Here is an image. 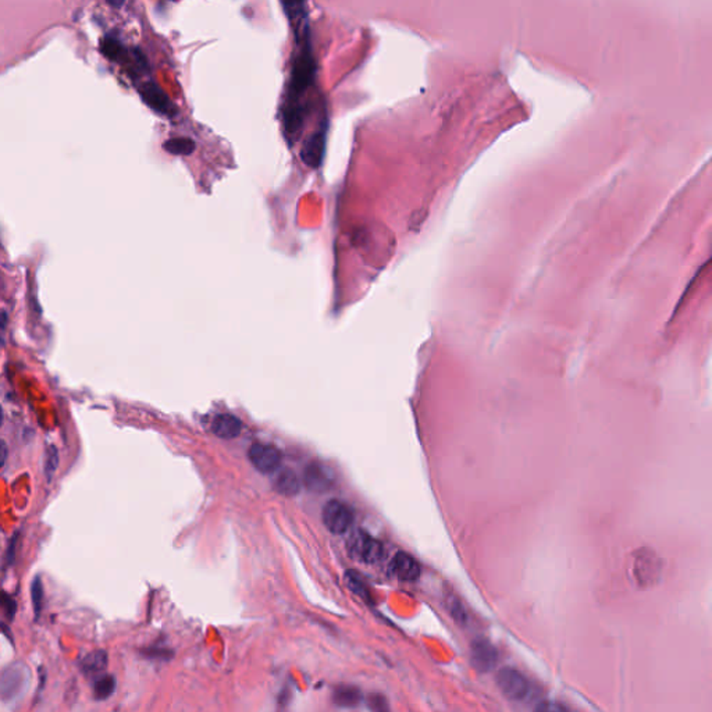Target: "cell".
<instances>
[{"label":"cell","mask_w":712,"mask_h":712,"mask_svg":"<svg viewBox=\"0 0 712 712\" xmlns=\"http://www.w3.org/2000/svg\"><path fill=\"white\" fill-rule=\"evenodd\" d=\"M241 420L237 419L235 416L232 415H228V413H222V415H219L213 423H212V430L213 433L220 437V439H224V440H230V439H235L239 436L241 433Z\"/></svg>","instance_id":"cell-12"},{"label":"cell","mask_w":712,"mask_h":712,"mask_svg":"<svg viewBox=\"0 0 712 712\" xmlns=\"http://www.w3.org/2000/svg\"><path fill=\"white\" fill-rule=\"evenodd\" d=\"M0 610L3 611V615L6 617L7 621L14 619L16 612H17V604L11 598V595L3 590H0Z\"/></svg>","instance_id":"cell-21"},{"label":"cell","mask_w":712,"mask_h":712,"mask_svg":"<svg viewBox=\"0 0 712 712\" xmlns=\"http://www.w3.org/2000/svg\"><path fill=\"white\" fill-rule=\"evenodd\" d=\"M287 18L294 27L297 41L308 37L307 25V4L305 0H280Z\"/></svg>","instance_id":"cell-7"},{"label":"cell","mask_w":712,"mask_h":712,"mask_svg":"<svg viewBox=\"0 0 712 712\" xmlns=\"http://www.w3.org/2000/svg\"><path fill=\"white\" fill-rule=\"evenodd\" d=\"M497 684L511 701L523 703L533 700L535 696L532 682L515 668H502L497 675Z\"/></svg>","instance_id":"cell-3"},{"label":"cell","mask_w":712,"mask_h":712,"mask_svg":"<svg viewBox=\"0 0 712 712\" xmlns=\"http://www.w3.org/2000/svg\"><path fill=\"white\" fill-rule=\"evenodd\" d=\"M1 425H3V409L0 406V427H1Z\"/></svg>","instance_id":"cell-27"},{"label":"cell","mask_w":712,"mask_h":712,"mask_svg":"<svg viewBox=\"0 0 712 712\" xmlns=\"http://www.w3.org/2000/svg\"><path fill=\"white\" fill-rule=\"evenodd\" d=\"M107 663H109V658H107L106 651L96 650V651L89 653L88 655L81 661V670L89 677H93V676H97L99 673H103L106 670Z\"/></svg>","instance_id":"cell-14"},{"label":"cell","mask_w":712,"mask_h":712,"mask_svg":"<svg viewBox=\"0 0 712 712\" xmlns=\"http://www.w3.org/2000/svg\"><path fill=\"white\" fill-rule=\"evenodd\" d=\"M324 148H326V130H320L312 134L311 136L307 139L302 150H301V158L305 165L309 167L316 169L324 155Z\"/></svg>","instance_id":"cell-10"},{"label":"cell","mask_w":712,"mask_h":712,"mask_svg":"<svg viewBox=\"0 0 712 712\" xmlns=\"http://www.w3.org/2000/svg\"><path fill=\"white\" fill-rule=\"evenodd\" d=\"M334 701H336V704H338L341 707H355L356 704L360 701V693L355 687L343 686L336 690Z\"/></svg>","instance_id":"cell-17"},{"label":"cell","mask_w":712,"mask_h":712,"mask_svg":"<svg viewBox=\"0 0 712 712\" xmlns=\"http://www.w3.org/2000/svg\"><path fill=\"white\" fill-rule=\"evenodd\" d=\"M116 679L112 675H103L96 679L93 684V699L96 701H105L114 694Z\"/></svg>","instance_id":"cell-16"},{"label":"cell","mask_w":712,"mask_h":712,"mask_svg":"<svg viewBox=\"0 0 712 712\" xmlns=\"http://www.w3.org/2000/svg\"><path fill=\"white\" fill-rule=\"evenodd\" d=\"M165 149L173 155H189L195 149V143L189 138H174L165 143Z\"/></svg>","instance_id":"cell-18"},{"label":"cell","mask_w":712,"mask_h":712,"mask_svg":"<svg viewBox=\"0 0 712 712\" xmlns=\"http://www.w3.org/2000/svg\"><path fill=\"white\" fill-rule=\"evenodd\" d=\"M297 42H302L304 44H301L302 49L294 63L288 102H301V97L313 84L316 76V63L312 56L308 37Z\"/></svg>","instance_id":"cell-1"},{"label":"cell","mask_w":712,"mask_h":712,"mask_svg":"<svg viewBox=\"0 0 712 712\" xmlns=\"http://www.w3.org/2000/svg\"><path fill=\"white\" fill-rule=\"evenodd\" d=\"M141 96L143 102L153 109L155 112L166 116H172L174 113V105L172 103L170 97L165 93V90L159 88L155 84H145L141 88Z\"/></svg>","instance_id":"cell-9"},{"label":"cell","mask_w":712,"mask_h":712,"mask_svg":"<svg viewBox=\"0 0 712 712\" xmlns=\"http://www.w3.org/2000/svg\"><path fill=\"white\" fill-rule=\"evenodd\" d=\"M106 1H107L110 6H113V7H117V8H119V7H121V6L124 4V1H126V0H106Z\"/></svg>","instance_id":"cell-26"},{"label":"cell","mask_w":712,"mask_h":712,"mask_svg":"<svg viewBox=\"0 0 712 712\" xmlns=\"http://www.w3.org/2000/svg\"><path fill=\"white\" fill-rule=\"evenodd\" d=\"M472 663L480 672H489L498 664V651L486 639L472 643Z\"/></svg>","instance_id":"cell-8"},{"label":"cell","mask_w":712,"mask_h":712,"mask_svg":"<svg viewBox=\"0 0 712 712\" xmlns=\"http://www.w3.org/2000/svg\"><path fill=\"white\" fill-rule=\"evenodd\" d=\"M252 465L262 473H273L281 466V452L270 444H255L249 449Z\"/></svg>","instance_id":"cell-6"},{"label":"cell","mask_w":712,"mask_h":712,"mask_svg":"<svg viewBox=\"0 0 712 712\" xmlns=\"http://www.w3.org/2000/svg\"><path fill=\"white\" fill-rule=\"evenodd\" d=\"M31 597H32V607H34V614L35 619L38 621L44 608V584L40 576L32 580L31 584Z\"/></svg>","instance_id":"cell-19"},{"label":"cell","mask_w":712,"mask_h":712,"mask_svg":"<svg viewBox=\"0 0 712 712\" xmlns=\"http://www.w3.org/2000/svg\"><path fill=\"white\" fill-rule=\"evenodd\" d=\"M18 535H14V538L10 541V547H8V552H7V561L8 564H13V559H14V548H16V541H17Z\"/></svg>","instance_id":"cell-25"},{"label":"cell","mask_w":712,"mask_h":712,"mask_svg":"<svg viewBox=\"0 0 712 712\" xmlns=\"http://www.w3.org/2000/svg\"><path fill=\"white\" fill-rule=\"evenodd\" d=\"M7 453H8V449H7V444L0 440V468H3V465L6 463V459H7Z\"/></svg>","instance_id":"cell-24"},{"label":"cell","mask_w":712,"mask_h":712,"mask_svg":"<svg viewBox=\"0 0 712 712\" xmlns=\"http://www.w3.org/2000/svg\"><path fill=\"white\" fill-rule=\"evenodd\" d=\"M102 50H103V53H105L107 57H110V59H113V60H120V59H121V56L124 54V49H123L121 44H120L119 41L113 40V38H109V40L103 41Z\"/></svg>","instance_id":"cell-22"},{"label":"cell","mask_w":712,"mask_h":712,"mask_svg":"<svg viewBox=\"0 0 712 712\" xmlns=\"http://www.w3.org/2000/svg\"><path fill=\"white\" fill-rule=\"evenodd\" d=\"M31 683V672L27 665L14 663L0 672V700L4 703L21 699Z\"/></svg>","instance_id":"cell-2"},{"label":"cell","mask_w":712,"mask_h":712,"mask_svg":"<svg viewBox=\"0 0 712 712\" xmlns=\"http://www.w3.org/2000/svg\"><path fill=\"white\" fill-rule=\"evenodd\" d=\"M305 485L312 491H326L331 485V477L326 466L320 463H311L305 470Z\"/></svg>","instance_id":"cell-13"},{"label":"cell","mask_w":712,"mask_h":712,"mask_svg":"<svg viewBox=\"0 0 712 712\" xmlns=\"http://www.w3.org/2000/svg\"><path fill=\"white\" fill-rule=\"evenodd\" d=\"M390 572L394 578L413 581L420 576V566L409 554L398 552L390 564Z\"/></svg>","instance_id":"cell-11"},{"label":"cell","mask_w":712,"mask_h":712,"mask_svg":"<svg viewBox=\"0 0 712 712\" xmlns=\"http://www.w3.org/2000/svg\"><path fill=\"white\" fill-rule=\"evenodd\" d=\"M274 489L283 495H295L301 489V483L291 469H283L274 480Z\"/></svg>","instance_id":"cell-15"},{"label":"cell","mask_w":712,"mask_h":712,"mask_svg":"<svg viewBox=\"0 0 712 712\" xmlns=\"http://www.w3.org/2000/svg\"><path fill=\"white\" fill-rule=\"evenodd\" d=\"M323 522L331 533H347L354 522L352 509L343 501L331 499L323 508Z\"/></svg>","instance_id":"cell-5"},{"label":"cell","mask_w":712,"mask_h":712,"mask_svg":"<svg viewBox=\"0 0 712 712\" xmlns=\"http://www.w3.org/2000/svg\"><path fill=\"white\" fill-rule=\"evenodd\" d=\"M347 544L350 555L363 564H376L384 554L381 542L362 530L351 534Z\"/></svg>","instance_id":"cell-4"},{"label":"cell","mask_w":712,"mask_h":712,"mask_svg":"<svg viewBox=\"0 0 712 712\" xmlns=\"http://www.w3.org/2000/svg\"><path fill=\"white\" fill-rule=\"evenodd\" d=\"M59 466V451L53 444L47 445L44 451V475L47 480H52L54 472Z\"/></svg>","instance_id":"cell-20"},{"label":"cell","mask_w":712,"mask_h":712,"mask_svg":"<svg viewBox=\"0 0 712 712\" xmlns=\"http://www.w3.org/2000/svg\"><path fill=\"white\" fill-rule=\"evenodd\" d=\"M347 583L350 586V588L356 593L357 595L360 597H367V591H366V587L363 586V581L360 580V578H357L355 574H348L347 575Z\"/></svg>","instance_id":"cell-23"}]
</instances>
